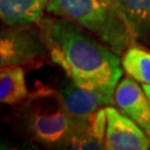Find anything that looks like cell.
Returning <instances> with one entry per match:
<instances>
[{
  "mask_svg": "<svg viewBox=\"0 0 150 150\" xmlns=\"http://www.w3.org/2000/svg\"><path fill=\"white\" fill-rule=\"evenodd\" d=\"M39 29L51 60L68 78L86 88L116 89L122 64L113 50L88 36L76 22L61 17L42 19Z\"/></svg>",
  "mask_w": 150,
  "mask_h": 150,
  "instance_id": "1",
  "label": "cell"
},
{
  "mask_svg": "<svg viewBox=\"0 0 150 150\" xmlns=\"http://www.w3.org/2000/svg\"><path fill=\"white\" fill-rule=\"evenodd\" d=\"M46 11L92 32L117 54L137 41L117 0H50Z\"/></svg>",
  "mask_w": 150,
  "mask_h": 150,
  "instance_id": "2",
  "label": "cell"
},
{
  "mask_svg": "<svg viewBox=\"0 0 150 150\" xmlns=\"http://www.w3.org/2000/svg\"><path fill=\"white\" fill-rule=\"evenodd\" d=\"M19 117L31 139L51 148H66L74 131V120L59 90L41 82L21 103Z\"/></svg>",
  "mask_w": 150,
  "mask_h": 150,
  "instance_id": "3",
  "label": "cell"
},
{
  "mask_svg": "<svg viewBox=\"0 0 150 150\" xmlns=\"http://www.w3.org/2000/svg\"><path fill=\"white\" fill-rule=\"evenodd\" d=\"M45 43L40 29L10 26L0 31V68L9 66H37L45 56Z\"/></svg>",
  "mask_w": 150,
  "mask_h": 150,
  "instance_id": "4",
  "label": "cell"
},
{
  "mask_svg": "<svg viewBox=\"0 0 150 150\" xmlns=\"http://www.w3.org/2000/svg\"><path fill=\"white\" fill-rule=\"evenodd\" d=\"M72 120H78L113 103V88H86L68 78L58 88Z\"/></svg>",
  "mask_w": 150,
  "mask_h": 150,
  "instance_id": "5",
  "label": "cell"
},
{
  "mask_svg": "<svg viewBox=\"0 0 150 150\" xmlns=\"http://www.w3.org/2000/svg\"><path fill=\"white\" fill-rule=\"evenodd\" d=\"M107 128L105 149L147 150L150 140L134 120L121 113L117 108L107 106Z\"/></svg>",
  "mask_w": 150,
  "mask_h": 150,
  "instance_id": "6",
  "label": "cell"
},
{
  "mask_svg": "<svg viewBox=\"0 0 150 150\" xmlns=\"http://www.w3.org/2000/svg\"><path fill=\"white\" fill-rule=\"evenodd\" d=\"M131 77H126L115 90L113 103L126 116L145 129L150 118V102L144 88Z\"/></svg>",
  "mask_w": 150,
  "mask_h": 150,
  "instance_id": "7",
  "label": "cell"
},
{
  "mask_svg": "<svg viewBox=\"0 0 150 150\" xmlns=\"http://www.w3.org/2000/svg\"><path fill=\"white\" fill-rule=\"evenodd\" d=\"M106 128V108L99 109L85 118L74 120V131L66 148L88 150L105 149Z\"/></svg>",
  "mask_w": 150,
  "mask_h": 150,
  "instance_id": "8",
  "label": "cell"
},
{
  "mask_svg": "<svg viewBox=\"0 0 150 150\" xmlns=\"http://www.w3.org/2000/svg\"><path fill=\"white\" fill-rule=\"evenodd\" d=\"M50 0H0V19L7 26H25L42 20Z\"/></svg>",
  "mask_w": 150,
  "mask_h": 150,
  "instance_id": "9",
  "label": "cell"
},
{
  "mask_svg": "<svg viewBox=\"0 0 150 150\" xmlns=\"http://www.w3.org/2000/svg\"><path fill=\"white\" fill-rule=\"evenodd\" d=\"M29 95L26 72L21 66L0 68V103L21 105Z\"/></svg>",
  "mask_w": 150,
  "mask_h": 150,
  "instance_id": "10",
  "label": "cell"
},
{
  "mask_svg": "<svg viewBox=\"0 0 150 150\" xmlns=\"http://www.w3.org/2000/svg\"><path fill=\"white\" fill-rule=\"evenodd\" d=\"M136 40L150 39V0H117Z\"/></svg>",
  "mask_w": 150,
  "mask_h": 150,
  "instance_id": "11",
  "label": "cell"
},
{
  "mask_svg": "<svg viewBox=\"0 0 150 150\" xmlns=\"http://www.w3.org/2000/svg\"><path fill=\"white\" fill-rule=\"evenodd\" d=\"M121 64L129 77L142 85H150V51L131 46L123 54Z\"/></svg>",
  "mask_w": 150,
  "mask_h": 150,
  "instance_id": "12",
  "label": "cell"
},
{
  "mask_svg": "<svg viewBox=\"0 0 150 150\" xmlns=\"http://www.w3.org/2000/svg\"><path fill=\"white\" fill-rule=\"evenodd\" d=\"M142 88H144V90H145L146 95H147L150 102V85H142Z\"/></svg>",
  "mask_w": 150,
  "mask_h": 150,
  "instance_id": "13",
  "label": "cell"
},
{
  "mask_svg": "<svg viewBox=\"0 0 150 150\" xmlns=\"http://www.w3.org/2000/svg\"><path fill=\"white\" fill-rule=\"evenodd\" d=\"M144 130L146 131V134H147V136H148V138H149V140H150V118H149V121H148V123H147V126L145 127Z\"/></svg>",
  "mask_w": 150,
  "mask_h": 150,
  "instance_id": "14",
  "label": "cell"
},
{
  "mask_svg": "<svg viewBox=\"0 0 150 150\" xmlns=\"http://www.w3.org/2000/svg\"><path fill=\"white\" fill-rule=\"evenodd\" d=\"M6 147L4 145H1V144H0V149H5Z\"/></svg>",
  "mask_w": 150,
  "mask_h": 150,
  "instance_id": "15",
  "label": "cell"
}]
</instances>
